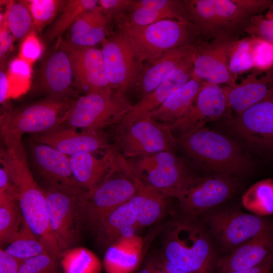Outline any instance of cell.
<instances>
[{
	"instance_id": "cell-11",
	"label": "cell",
	"mask_w": 273,
	"mask_h": 273,
	"mask_svg": "<svg viewBox=\"0 0 273 273\" xmlns=\"http://www.w3.org/2000/svg\"><path fill=\"white\" fill-rule=\"evenodd\" d=\"M48 208L50 225L60 247L64 251L73 247L79 239L82 224L78 199L82 192L53 188H42Z\"/></svg>"
},
{
	"instance_id": "cell-21",
	"label": "cell",
	"mask_w": 273,
	"mask_h": 273,
	"mask_svg": "<svg viewBox=\"0 0 273 273\" xmlns=\"http://www.w3.org/2000/svg\"><path fill=\"white\" fill-rule=\"evenodd\" d=\"M194 50L153 90L138 103L132 105L130 110L117 125L129 124L155 110L172 94L187 83L194 74Z\"/></svg>"
},
{
	"instance_id": "cell-55",
	"label": "cell",
	"mask_w": 273,
	"mask_h": 273,
	"mask_svg": "<svg viewBox=\"0 0 273 273\" xmlns=\"http://www.w3.org/2000/svg\"><path fill=\"white\" fill-rule=\"evenodd\" d=\"M272 273H273V272H272Z\"/></svg>"
},
{
	"instance_id": "cell-26",
	"label": "cell",
	"mask_w": 273,
	"mask_h": 273,
	"mask_svg": "<svg viewBox=\"0 0 273 273\" xmlns=\"http://www.w3.org/2000/svg\"><path fill=\"white\" fill-rule=\"evenodd\" d=\"M195 43L170 50L144 65L135 86L141 99L153 90L193 51Z\"/></svg>"
},
{
	"instance_id": "cell-38",
	"label": "cell",
	"mask_w": 273,
	"mask_h": 273,
	"mask_svg": "<svg viewBox=\"0 0 273 273\" xmlns=\"http://www.w3.org/2000/svg\"><path fill=\"white\" fill-rule=\"evenodd\" d=\"M4 14L9 29L14 38L25 37L33 29L32 18L24 1L9 2Z\"/></svg>"
},
{
	"instance_id": "cell-43",
	"label": "cell",
	"mask_w": 273,
	"mask_h": 273,
	"mask_svg": "<svg viewBox=\"0 0 273 273\" xmlns=\"http://www.w3.org/2000/svg\"><path fill=\"white\" fill-rule=\"evenodd\" d=\"M244 30L252 38L273 43V18L262 19L254 16Z\"/></svg>"
},
{
	"instance_id": "cell-12",
	"label": "cell",
	"mask_w": 273,
	"mask_h": 273,
	"mask_svg": "<svg viewBox=\"0 0 273 273\" xmlns=\"http://www.w3.org/2000/svg\"><path fill=\"white\" fill-rule=\"evenodd\" d=\"M101 50L111 88L125 95L129 88L136 85L144 64L120 32L106 38Z\"/></svg>"
},
{
	"instance_id": "cell-23",
	"label": "cell",
	"mask_w": 273,
	"mask_h": 273,
	"mask_svg": "<svg viewBox=\"0 0 273 273\" xmlns=\"http://www.w3.org/2000/svg\"><path fill=\"white\" fill-rule=\"evenodd\" d=\"M234 125L250 142L273 149V104L269 100L265 98L237 115Z\"/></svg>"
},
{
	"instance_id": "cell-41",
	"label": "cell",
	"mask_w": 273,
	"mask_h": 273,
	"mask_svg": "<svg viewBox=\"0 0 273 273\" xmlns=\"http://www.w3.org/2000/svg\"><path fill=\"white\" fill-rule=\"evenodd\" d=\"M255 40V38L250 37L236 40L233 43L230 52L229 67L234 77L237 74L254 67L253 49Z\"/></svg>"
},
{
	"instance_id": "cell-49",
	"label": "cell",
	"mask_w": 273,
	"mask_h": 273,
	"mask_svg": "<svg viewBox=\"0 0 273 273\" xmlns=\"http://www.w3.org/2000/svg\"><path fill=\"white\" fill-rule=\"evenodd\" d=\"M273 251L261 262L251 267L228 273H272Z\"/></svg>"
},
{
	"instance_id": "cell-40",
	"label": "cell",
	"mask_w": 273,
	"mask_h": 273,
	"mask_svg": "<svg viewBox=\"0 0 273 273\" xmlns=\"http://www.w3.org/2000/svg\"><path fill=\"white\" fill-rule=\"evenodd\" d=\"M31 66L19 57L10 63L7 72L10 88V98L18 97L29 89L31 83Z\"/></svg>"
},
{
	"instance_id": "cell-17",
	"label": "cell",
	"mask_w": 273,
	"mask_h": 273,
	"mask_svg": "<svg viewBox=\"0 0 273 273\" xmlns=\"http://www.w3.org/2000/svg\"><path fill=\"white\" fill-rule=\"evenodd\" d=\"M30 136L32 141L50 146L69 156L82 153L106 151L114 146L102 130L78 131L72 127L61 126Z\"/></svg>"
},
{
	"instance_id": "cell-32",
	"label": "cell",
	"mask_w": 273,
	"mask_h": 273,
	"mask_svg": "<svg viewBox=\"0 0 273 273\" xmlns=\"http://www.w3.org/2000/svg\"><path fill=\"white\" fill-rule=\"evenodd\" d=\"M206 83L193 75L161 106L146 114L161 123L169 124L175 122L188 111Z\"/></svg>"
},
{
	"instance_id": "cell-36",
	"label": "cell",
	"mask_w": 273,
	"mask_h": 273,
	"mask_svg": "<svg viewBox=\"0 0 273 273\" xmlns=\"http://www.w3.org/2000/svg\"><path fill=\"white\" fill-rule=\"evenodd\" d=\"M99 2L98 0L67 1L59 19L46 34L47 41L59 38L81 16L98 6Z\"/></svg>"
},
{
	"instance_id": "cell-34",
	"label": "cell",
	"mask_w": 273,
	"mask_h": 273,
	"mask_svg": "<svg viewBox=\"0 0 273 273\" xmlns=\"http://www.w3.org/2000/svg\"><path fill=\"white\" fill-rule=\"evenodd\" d=\"M59 259L63 273H100L101 271L98 257L85 247L68 249L63 252Z\"/></svg>"
},
{
	"instance_id": "cell-24",
	"label": "cell",
	"mask_w": 273,
	"mask_h": 273,
	"mask_svg": "<svg viewBox=\"0 0 273 273\" xmlns=\"http://www.w3.org/2000/svg\"><path fill=\"white\" fill-rule=\"evenodd\" d=\"M167 19L190 23L184 1L134 0L125 18L119 23L145 26Z\"/></svg>"
},
{
	"instance_id": "cell-2",
	"label": "cell",
	"mask_w": 273,
	"mask_h": 273,
	"mask_svg": "<svg viewBox=\"0 0 273 273\" xmlns=\"http://www.w3.org/2000/svg\"><path fill=\"white\" fill-rule=\"evenodd\" d=\"M189 22L195 35L213 39L235 35L244 30L252 17L267 4V1H184Z\"/></svg>"
},
{
	"instance_id": "cell-10",
	"label": "cell",
	"mask_w": 273,
	"mask_h": 273,
	"mask_svg": "<svg viewBox=\"0 0 273 273\" xmlns=\"http://www.w3.org/2000/svg\"><path fill=\"white\" fill-rule=\"evenodd\" d=\"M134 167L146 184L168 197L177 198L196 178L172 151L142 157Z\"/></svg>"
},
{
	"instance_id": "cell-4",
	"label": "cell",
	"mask_w": 273,
	"mask_h": 273,
	"mask_svg": "<svg viewBox=\"0 0 273 273\" xmlns=\"http://www.w3.org/2000/svg\"><path fill=\"white\" fill-rule=\"evenodd\" d=\"M194 158L223 174L239 173L250 168V162L231 140L213 130L203 127L180 134L176 139Z\"/></svg>"
},
{
	"instance_id": "cell-22",
	"label": "cell",
	"mask_w": 273,
	"mask_h": 273,
	"mask_svg": "<svg viewBox=\"0 0 273 273\" xmlns=\"http://www.w3.org/2000/svg\"><path fill=\"white\" fill-rule=\"evenodd\" d=\"M273 251V221L263 232L246 241L217 263L219 273L247 269L263 261Z\"/></svg>"
},
{
	"instance_id": "cell-7",
	"label": "cell",
	"mask_w": 273,
	"mask_h": 273,
	"mask_svg": "<svg viewBox=\"0 0 273 273\" xmlns=\"http://www.w3.org/2000/svg\"><path fill=\"white\" fill-rule=\"evenodd\" d=\"M135 186L125 170H116L79 196L78 206L82 223L94 231L112 210L126 202L136 193Z\"/></svg>"
},
{
	"instance_id": "cell-25",
	"label": "cell",
	"mask_w": 273,
	"mask_h": 273,
	"mask_svg": "<svg viewBox=\"0 0 273 273\" xmlns=\"http://www.w3.org/2000/svg\"><path fill=\"white\" fill-rule=\"evenodd\" d=\"M73 70L67 51L62 47L44 62L39 82L42 92L49 97L70 100Z\"/></svg>"
},
{
	"instance_id": "cell-54",
	"label": "cell",
	"mask_w": 273,
	"mask_h": 273,
	"mask_svg": "<svg viewBox=\"0 0 273 273\" xmlns=\"http://www.w3.org/2000/svg\"><path fill=\"white\" fill-rule=\"evenodd\" d=\"M271 14H272V17H273V7H272V13ZM271 18H273V17Z\"/></svg>"
},
{
	"instance_id": "cell-33",
	"label": "cell",
	"mask_w": 273,
	"mask_h": 273,
	"mask_svg": "<svg viewBox=\"0 0 273 273\" xmlns=\"http://www.w3.org/2000/svg\"><path fill=\"white\" fill-rule=\"evenodd\" d=\"M5 250L20 261L49 252L23 219L17 235Z\"/></svg>"
},
{
	"instance_id": "cell-45",
	"label": "cell",
	"mask_w": 273,
	"mask_h": 273,
	"mask_svg": "<svg viewBox=\"0 0 273 273\" xmlns=\"http://www.w3.org/2000/svg\"><path fill=\"white\" fill-rule=\"evenodd\" d=\"M134 0H100L99 6L104 14L110 20L118 22L126 16Z\"/></svg>"
},
{
	"instance_id": "cell-44",
	"label": "cell",
	"mask_w": 273,
	"mask_h": 273,
	"mask_svg": "<svg viewBox=\"0 0 273 273\" xmlns=\"http://www.w3.org/2000/svg\"><path fill=\"white\" fill-rule=\"evenodd\" d=\"M43 51L42 43L32 29L25 37L22 43L19 57L31 65L41 56Z\"/></svg>"
},
{
	"instance_id": "cell-30",
	"label": "cell",
	"mask_w": 273,
	"mask_h": 273,
	"mask_svg": "<svg viewBox=\"0 0 273 273\" xmlns=\"http://www.w3.org/2000/svg\"><path fill=\"white\" fill-rule=\"evenodd\" d=\"M272 87L270 81L258 78L254 72L241 82L227 85L223 89L230 109L238 115L265 99Z\"/></svg>"
},
{
	"instance_id": "cell-53",
	"label": "cell",
	"mask_w": 273,
	"mask_h": 273,
	"mask_svg": "<svg viewBox=\"0 0 273 273\" xmlns=\"http://www.w3.org/2000/svg\"><path fill=\"white\" fill-rule=\"evenodd\" d=\"M266 98L269 100L273 104V87L271 89Z\"/></svg>"
},
{
	"instance_id": "cell-27",
	"label": "cell",
	"mask_w": 273,
	"mask_h": 273,
	"mask_svg": "<svg viewBox=\"0 0 273 273\" xmlns=\"http://www.w3.org/2000/svg\"><path fill=\"white\" fill-rule=\"evenodd\" d=\"M131 178L136 191L127 203L140 228L150 226L164 214L166 200L168 197L146 184L137 174L134 168Z\"/></svg>"
},
{
	"instance_id": "cell-5",
	"label": "cell",
	"mask_w": 273,
	"mask_h": 273,
	"mask_svg": "<svg viewBox=\"0 0 273 273\" xmlns=\"http://www.w3.org/2000/svg\"><path fill=\"white\" fill-rule=\"evenodd\" d=\"M131 106L124 95L112 88L86 93L72 101L61 126L82 131L102 130L118 124Z\"/></svg>"
},
{
	"instance_id": "cell-42",
	"label": "cell",
	"mask_w": 273,
	"mask_h": 273,
	"mask_svg": "<svg viewBox=\"0 0 273 273\" xmlns=\"http://www.w3.org/2000/svg\"><path fill=\"white\" fill-rule=\"evenodd\" d=\"M59 258L49 252L21 261L19 273H63Z\"/></svg>"
},
{
	"instance_id": "cell-35",
	"label": "cell",
	"mask_w": 273,
	"mask_h": 273,
	"mask_svg": "<svg viewBox=\"0 0 273 273\" xmlns=\"http://www.w3.org/2000/svg\"><path fill=\"white\" fill-rule=\"evenodd\" d=\"M244 207L257 215L273 214V179L267 178L252 185L242 198Z\"/></svg>"
},
{
	"instance_id": "cell-16",
	"label": "cell",
	"mask_w": 273,
	"mask_h": 273,
	"mask_svg": "<svg viewBox=\"0 0 273 273\" xmlns=\"http://www.w3.org/2000/svg\"><path fill=\"white\" fill-rule=\"evenodd\" d=\"M230 110L223 87L206 83L185 114L168 125L172 132L181 134L204 127L207 122L226 116Z\"/></svg>"
},
{
	"instance_id": "cell-13",
	"label": "cell",
	"mask_w": 273,
	"mask_h": 273,
	"mask_svg": "<svg viewBox=\"0 0 273 273\" xmlns=\"http://www.w3.org/2000/svg\"><path fill=\"white\" fill-rule=\"evenodd\" d=\"M236 36L223 35L195 43L193 75L209 84L231 85L235 82L229 67L230 52Z\"/></svg>"
},
{
	"instance_id": "cell-48",
	"label": "cell",
	"mask_w": 273,
	"mask_h": 273,
	"mask_svg": "<svg viewBox=\"0 0 273 273\" xmlns=\"http://www.w3.org/2000/svg\"><path fill=\"white\" fill-rule=\"evenodd\" d=\"M12 35L5 18L1 14L0 18V58L2 60L10 48L13 41Z\"/></svg>"
},
{
	"instance_id": "cell-31",
	"label": "cell",
	"mask_w": 273,
	"mask_h": 273,
	"mask_svg": "<svg viewBox=\"0 0 273 273\" xmlns=\"http://www.w3.org/2000/svg\"><path fill=\"white\" fill-rule=\"evenodd\" d=\"M140 229L127 201L110 212L94 232L100 246L107 248L119 239L137 234Z\"/></svg>"
},
{
	"instance_id": "cell-28",
	"label": "cell",
	"mask_w": 273,
	"mask_h": 273,
	"mask_svg": "<svg viewBox=\"0 0 273 273\" xmlns=\"http://www.w3.org/2000/svg\"><path fill=\"white\" fill-rule=\"evenodd\" d=\"M143 238L136 234L119 239L109 246L104 256L106 273H132L142 258Z\"/></svg>"
},
{
	"instance_id": "cell-51",
	"label": "cell",
	"mask_w": 273,
	"mask_h": 273,
	"mask_svg": "<svg viewBox=\"0 0 273 273\" xmlns=\"http://www.w3.org/2000/svg\"><path fill=\"white\" fill-rule=\"evenodd\" d=\"M10 98V88L7 73L0 72V103H4Z\"/></svg>"
},
{
	"instance_id": "cell-8",
	"label": "cell",
	"mask_w": 273,
	"mask_h": 273,
	"mask_svg": "<svg viewBox=\"0 0 273 273\" xmlns=\"http://www.w3.org/2000/svg\"><path fill=\"white\" fill-rule=\"evenodd\" d=\"M115 132L114 146L123 157H143L172 151L176 144L169 125L147 114L129 124L117 125Z\"/></svg>"
},
{
	"instance_id": "cell-1",
	"label": "cell",
	"mask_w": 273,
	"mask_h": 273,
	"mask_svg": "<svg viewBox=\"0 0 273 273\" xmlns=\"http://www.w3.org/2000/svg\"><path fill=\"white\" fill-rule=\"evenodd\" d=\"M3 157L9 169L23 219L48 251L60 259L63 251L52 230L46 196L30 170L22 142L8 144Z\"/></svg>"
},
{
	"instance_id": "cell-15",
	"label": "cell",
	"mask_w": 273,
	"mask_h": 273,
	"mask_svg": "<svg viewBox=\"0 0 273 273\" xmlns=\"http://www.w3.org/2000/svg\"><path fill=\"white\" fill-rule=\"evenodd\" d=\"M237 187V180L226 174L196 177L176 199L181 210L194 216L226 201Z\"/></svg>"
},
{
	"instance_id": "cell-50",
	"label": "cell",
	"mask_w": 273,
	"mask_h": 273,
	"mask_svg": "<svg viewBox=\"0 0 273 273\" xmlns=\"http://www.w3.org/2000/svg\"><path fill=\"white\" fill-rule=\"evenodd\" d=\"M139 273H166L162 267L159 256L149 259Z\"/></svg>"
},
{
	"instance_id": "cell-46",
	"label": "cell",
	"mask_w": 273,
	"mask_h": 273,
	"mask_svg": "<svg viewBox=\"0 0 273 273\" xmlns=\"http://www.w3.org/2000/svg\"><path fill=\"white\" fill-rule=\"evenodd\" d=\"M253 58L254 67L259 69L271 67L273 65V43L255 39Z\"/></svg>"
},
{
	"instance_id": "cell-3",
	"label": "cell",
	"mask_w": 273,
	"mask_h": 273,
	"mask_svg": "<svg viewBox=\"0 0 273 273\" xmlns=\"http://www.w3.org/2000/svg\"><path fill=\"white\" fill-rule=\"evenodd\" d=\"M161 255L191 273H212L211 245L204 231L193 221L178 220L168 226Z\"/></svg>"
},
{
	"instance_id": "cell-18",
	"label": "cell",
	"mask_w": 273,
	"mask_h": 273,
	"mask_svg": "<svg viewBox=\"0 0 273 273\" xmlns=\"http://www.w3.org/2000/svg\"><path fill=\"white\" fill-rule=\"evenodd\" d=\"M271 221L260 216L238 212H221L209 220L212 232L227 248L236 247L263 232Z\"/></svg>"
},
{
	"instance_id": "cell-6",
	"label": "cell",
	"mask_w": 273,
	"mask_h": 273,
	"mask_svg": "<svg viewBox=\"0 0 273 273\" xmlns=\"http://www.w3.org/2000/svg\"><path fill=\"white\" fill-rule=\"evenodd\" d=\"M121 32L141 62H148L174 48L193 44L196 36L190 23L164 20L145 26L119 23Z\"/></svg>"
},
{
	"instance_id": "cell-39",
	"label": "cell",
	"mask_w": 273,
	"mask_h": 273,
	"mask_svg": "<svg viewBox=\"0 0 273 273\" xmlns=\"http://www.w3.org/2000/svg\"><path fill=\"white\" fill-rule=\"evenodd\" d=\"M67 1L29 0L24 1L32 17L35 30L41 33L61 12Z\"/></svg>"
},
{
	"instance_id": "cell-20",
	"label": "cell",
	"mask_w": 273,
	"mask_h": 273,
	"mask_svg": "<svg viewBox=\"0 0 273 273\" xmlns=\"http://www.w3.org/2000/svg\"><path fill=\"white\" fill-rule=\"evenodd\" d=\"M74 177L83 190L93 189L113 172L123 169L124 158L114 146L97 158L82 153L69 156Z\"/></svg>"
},
{
	"instance_id": "cell-47",
	"label": "cell",
	"mask_w": 273,
	"mask_h": 273,
	"mask_svg": "<svg viewBox=\"0 0 273 273\" xmlns=\"http://www.w3.org/2000/svg\"><path fill=\"white\" fill-rule=\"evenodd\" d=\"M20 262L5 249L1 248L0 273H19Z\"/></svg>"
},
{
	"instance_id": "cell-19",
	"label": "cell",
	"mask_w": 273,
	"mask_h": 273,
	"mask_svg": "<svg viewBox=\"0 0 273 273\" xmlns=\"http://www.w3.org/2000/svg\"><path fill=\"white\" fill-rule=\"evenodd\" d=\"M62 47L68 54L74 77L81 89L88 93L111 88L101 49L77 48L65 42Z\"/></svg>"
},
{
	"instance_id": "cell-29",
	"label": "cell",
	"mask_w": 273,
	"mask_h": 273,
	"mask_svg": "<svg viewBox=\"0 0 273 273\" xmlns=\"http://www.w3.org/2000/svg\"><path fill=\"white\" fill-rule=\"evenodd\" d=\"M110 20L98 5L81 16L70 27L69 39L65 42L77 48L95 47L106 39Z\"/></svg>"
},
{
	"instance_id": "cell-37",
	"label": "cell",
	"mask_w": 273,
	"mask_h": 273,
	"mask_svg": "<svg viewBox=\"0 0 273 273\" xmlns=\"http://www.w3.org/2000/svg\"><path fill=\"white\" fill-rule=\"evenodd\" d=\"M23 217L16 199L0 197V243L9 244L19 230Z\"/></svg>"
},
{
	"instance_id": "cell-14",
	"label": "cell",
	"mask_w": 273,
	"mask_h": 273,
	"mask_svg": "<svg viewBox=\"0 0 273 273\" xmlns=\"http://www.w3.org/2000/svg\"><path fill=\"white\" fill-rule=\"evenodd\" d=\"M28 160L37 175L42 181V188L81 192L71 167L69 156L43 144L30 140Z\"/></svg>"
},
{
	"instance_id": "cell-52",
	"label": "cell",
	"mask_w": 273,
	"mask_h": 273,
	"mask_svg": "<svg viewBox=\"0 0 273 273\" xmlns=\"http://www.w3.org/2000/svg\"><path fill=\"white\" fill-rule=\"evenodd\" d=\"M159 257L162 267L166 273H191L169 262L161 255L159 256Z\"/></svg>"
},
{
	"instance_id": "cell-9",
	"label": "cell",
	"mask_w": 273,
	"mask_h": 273,
	"mask_svg": "<svg viewBox=\"0 0 273 273\" xmlns=\"http://www.w3.org/2000/svg\"><path fill=\"white\" fill-rule=\"evenodd\" d=\"M72 101L48 97L7 114L1 122L2 140L22 139L26 133H43L61 126L63 118Z\"/></svg>"
}]
</instances>
